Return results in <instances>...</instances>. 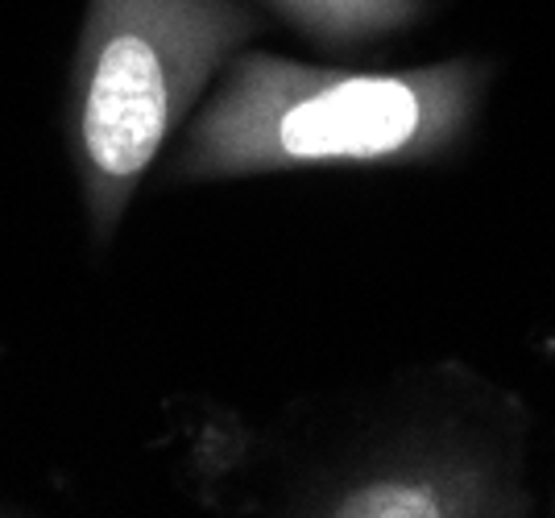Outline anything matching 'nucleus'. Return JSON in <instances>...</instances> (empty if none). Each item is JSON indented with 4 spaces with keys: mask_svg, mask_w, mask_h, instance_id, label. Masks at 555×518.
<instances>
[{
    "mask_svg": "<svg viewBox=\"0 0 555 518\" xmlns=\"http://www.w3.org/2000/svg\"><path fill=\"white\" fill-rule=\"evenodd\" d=\"M489 63L345 72L236 50L220 92L191 120L170 183H224L311 166H423L461 154L486 100Z\"/></svg>",
    "mask_w": 555,
    "mask_h": 518,
    "instance_id": "1",
    "label": "nucleus"
},
{
    "mask_svg": "<svg viewBox=\"0 0 555 518\" xmlns=\"http://www.w3.org/2000/svg\"><path fill=\"white\" fill-rule=\"evenodd\" d=\"M257 29L261 17L241 0H88L67 138L92 245L113 241L145 170Z\"/></svg>",
    "mask_w": 555,
    "mask_h": 518,
    "instance_id": "2",
    "label": "nucleus"
},
{
    "mask_svg": "<svg viewBox=\"0 0 555 518\" xmlns=\"http://www.w3.org/2000/svg\"><path fill=\"white\" fill-rule=\"evenodd\" d=\"M506 506H527V497L486 490V472L448 461H423L390 472H373L327 497L324 515L345 518H440V515H506Z\"/></svg>",
    "mask_w": 555,
    "mask_h": 518,
    "instance_id": "3",
    "label": "nucleus"
},
{
    "mask_svg": "<svg viewBox=\"0 0 555 518\" xmlns=\"http://www.w3.org/2000/svg\"><path fill=\"white\" fill-rule=\"evenodd\" d=\"M278 22L295 25L324 50L361 54L398 29L427 17L431 0H261Z\"/></svg>",
    "mask_w": 555,
    "mask_h": 518,
    "instance_id": "4",
    "label": "nucleus"
}]
</instances>
